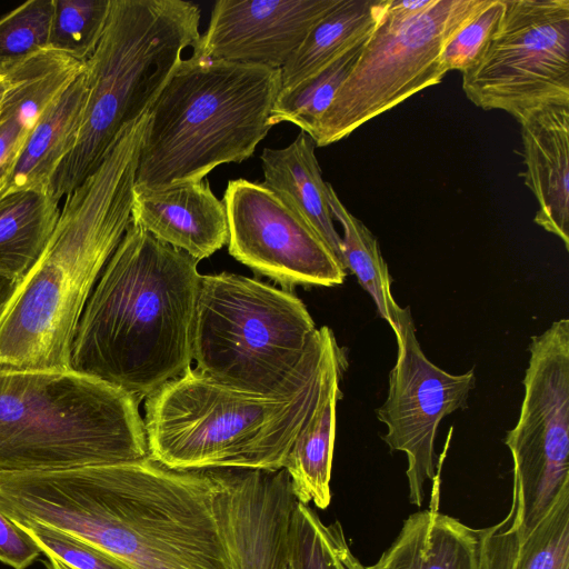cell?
Instances as JSON below:
<instances>
[{
	"label": "cell",
	"mask_w": 569,
	"mask_h": 569,
	"mask_svg": "<svg viewBox=\"0 0 569 569\" xmlns=\"http://www.w3.org/2000/svg\"><path fill=\"white\" fill-rule=\"evenodd\" d=\"M213 470L139 460L0 473V511L80 538L131 569H231Z\"/></svg>",
	"instance_id": "cell-1"
},
{
	"label": "cell",
	"mask_w": 569,
	"mask_h": 569,
	"mask_svg": "<svg viewBox=\"0 0 569 569\" xmlns=\"http://www.w3.org/2000/svg\"><path fill=\"white\" fill-rule=\"evenodd\" d=\"M198 262L130 219L80 317L71 369L138 402L188 372Z\"/></svg>",
	"instance_id": "cell-2"
},
{
	"label": "cell",
	"mask_w": 569,
	"mask_h": 569,
	"mask_svg": "<svg viewBox=\"0 0 569 569\" xmlns=\"http://www.w3.org/2000/svg\"><path fill=\"white\" fill-rule=\"evenodd\" d=\"M141 138L122 133L66 196L53 231L0 317V370H69L84 306L131 219Z\"/></svg>",
	"instance_id": "cell-3"
},
{
	"label": "cell",
	"mask_w": 569,
	"mask_h": 569,
	"mask_svg": "<svg viewBox=\"0 0 569 569\" xmlns=\"http://www.w3.org/2000/svg\"><path fill=\"white\" fill-rule=\"evenodd\" d=\"M280 89V69L192 51L148 112L134 187L196 182L220 164L250 158L272 127Z\"/></svg>",
	"instance_id": "cell-4"
},
{
	"label": "cell",
	"mask_w": 569,
	"mask_h": 569,
	"mask_svg": "<svg viewBox=\"0 0 569 569\" xmlns=\"http://www.w3.org/2000/svg\"><path fill=\"white\" fill-rule=\"evenodd\" d=\"M288 290L221 272L201 274L191 356L210 381L264 398H290L318 373L330 340Z\"/></svg>",
	"instance_id": "cell-5"
},
{
	"label": "cell",
	"mask_w": 569,
	"mask_h": 569,
	"mask_svg": "<svg viewBox=\"0 0 569 569\" xmlns=\"http://www.w3.org/2000/svg\"><path fill=\"white\" fill-rule=\"evenodd\" d=\"M138 401L69 370H0V473L52 471L149 456Z\"/></svg>",
	"instance_id": "cell-6"
},
{
	"label": "cell",
	"mask_w": 569,
	"mask_h": 569,
	"mask_svg": "<svg viewBox=\"0 0 569 569\" xmlns=\"http://www.w3.org/2000/svg\"><path fill=\"white\" fill-rule=\"evenodd\" d=\"M200 8L184 0H111L102 38L84 62L87 98L73 151L48 193L57 201L102 162L133 122L149 112L200 37Z\"/></svg>",
	"instance_id": "cell-7"
},
{
	"label": "cell",
	"mask_w": 569,
	"mask_h": 569,
	"mask_svg": "<svg viewBox=\"0 0 569 569\" xmlns=\"http://www.w3.org/2000/svg\"><path fill=\"white\" fill-rule=\"evenodd\" d=\"M333 337L318 373L297 395L274 399L221 387L190 369L147 398L149 457L174 470L282 469L310 417Z\"/></svg>",
	"instance_id": "cell-8"
},
{
	"label": "cell",
	"mask_w": 569,
	"mask_h": 569,
	"mask_svg": "<svg viewBox=\"0 0 569 569\" xmlns=\"http://www.w3.org/2000/svg\"><path fill=\"white\" fill-rule=\"evenodd\" d=\"M489 0H436L409 17L386 11L352 70L310 136L317 147L335 143L447 73V41Z\"/></svg>",
	"instance_id": "cell-9"
},
{
	"label": "cell",
	"mask_w": 569,
	"mask_h": 569,
	"mask_svg": "<svg viewBox=\"0 0 569 569\" xmlns=\"http://www.w3.org/2000/svg\"><path fill=\"white\" fill-rule=\"evenodd\" d=\"M518 420L505 438L513 462L508 513L520 539L569 486V320L532 336Z\"/></svg>",
	"instance_id": "cell-10"
},
{
	"label": "cell",
	"mask_w": 569,
	"mask_h": 569,
	"mask_svg": "<svg viewBox=\"0 0 569 569\" xmlns=\"http://www.w3.org/2000/svg\"><path fill=\"white\" fill-rule=\"evenodd\" d=\"M462 89L477 107L517 120L569 106V0H505L483 54L462 72Z\"/></svg>",
	"instance_id": "cell-11"
},
{
	"label": "cell",
	"mask_w": 569,
	"mask_h": 569,
	"mask_svg": "<svg viewBox=\"0 0 569 569\" xmlns=\"http://www.w3.org/2000/svg\"><path fill=\"white\" fill-rule=\"evenodd\" d=\"M397 359L389 373L388 393L377 409L387 427L382 440L391 451L405 452L409 501L422 506L423 485L436 477L435 440L441 420L467 407L476 385L475 370L450 373L432 363L416 336L410 308H400L396 328Z\"/></svg>",
	"instance_id": "cell-12"
},
{
	"label": "cell",
	"mask_w": 569,
	"mask_h": 569,
	"mask_svg": "<svg viewBox=\"0 0 569 569\" xmlns=\"http://www.w3.org/2000/svg\"><path fill=\"white\" fill-rule=\"evenodd\" d=\"M222 202L228 251L283 287L341 284L346 269L313 229L262 183L233 179Z\"/></svg>",
	"instance_id": "cell-13"
},
{
	"label": "cell",
	"mask_w": 569,
	"mask_h": 569,
	"mask_svg": "<svg viewBox=\"0 0 569 569\" xmlns=\"http://www.w3.org/2000/svg\"><path fill=\"white\" fill-rule=\"evenodd\" d=\"M338 0H218L192 51L281 69Z\"/></svg>",
	"instance_id": "cell-14"
},
{
	"label": "cell",
	"mask_w": 569,
	"mask_h": 569,
	"mask_svg": "<svg viewBox=\"0 0 569 569\" xmlns=\"http://www.w3.org/2000/svg\"><path fill=\"white\" fill-rule=\"evenodd\" d=\"M131 219L197 261L228 243L224 204L206 178L162 189L134 187Z\"/></svg>",
	"instance_id": "cell-15"
},
{
	"label": "cell",
	"mask_w": 569,
	"mask_h": 569,
	"mask_svg": "<svg viewBox=\"0 0 569 569\" xmlns=\"http://www.w3.org/2000/svg\"><path fill=\"white\" fill-rule=\"evenodd\" d=\"M525 184L538 202L536 224L569 250V106H547L523 114Z\"/></svg>",
	"instance_id": "cell-16"
},
{
	"label": "cell",
	"mask_w": 569,
	"mask_h": 569,
	"mask_svg": "<svg viewBox=\"0 0 569 569\" xmlns=\"http://www.w3.org/2000/svg\"><path fill=\"white\" fill-rule=\"evenodd\" d=\"M347 368V351L336 342L323 368L317 403L283 466L296 499L303 505L312 502L319 509H326L331 501L337 403L342 397L340 381Z\"/></svg>",
	"instance_id": "cell-17"
},
{
	"label": "cell",
	"mask_w": 569,
	"mask_h": 569,
	"mask_svg": "<svg viewBox=\"0 0 569 569\" xmlns=\"http://www.w3.org/2000/svg\"><path fill=\"white\" fill-rule=\"evenodd\" d=\"M316 148L305 131L284 148H264L261 183L313 229L345 268L341 237L328 202L329 182L322 179Z\"/></svg>",
	"instance_id": "cell-18"
},
{
	"label": "cell",
	"mask_w": 569,
	"mask_h": 569,
	"mask_svg": "<svg viewBox=\"0 0 569 569\" xmlns=\"http://www.w3.org/2000/svg\"><path fill=\"white\" fill-rule=\"evenodd\" d=\"M410 515L392 545L366 569H481L479 529L438 510Z\"/></svg>",
	"instance_id": "cell-19"
},
{
	"label": "cell",
	"mask_w": 569,
	"mask_h": 569,
	"mask_svg": "<svg viewBox=\"0 0 569 569\" xmlns=\"http://www.w3.org/2000/svg\"><path fill=\"white\" fill-rule=\"evenodd\" d=\"M86 98L83 70L37 121L13 164L1 198L22 191L48 192L54 173L76 147Z\"/></svg>",
	"instance_id": "cell-20"
},
{
	"label": "cell",
	"mask_w": 569,
	"mask_h": 569,
	"mask_svg": "<svg viewBox=\"0 0 569 569\" xmlns=\"http://www.w3.org/2000/svg\"><path fill=\"white\" fill-rule=\"evenodd\" d=\"M390 0H338L319 20L280 69L281 90L321 72L368 39Z\"/></svg>",
	"instance_id": "cell-21"
},
{
	"label": "cell",
	"mask_w": 569,
	"mask_h": 569,
	"mask_svg": "<svg viewBox=\"0 0 569 569\" xmlns=\"http://www.w3.org/2000/svg\"><path fill=\"white\" fill-rule=\"evenodd\" d=\"M479 539L481 569H569V486L526 538L506 517L479 529Z\"/></svg>",
	"instance_id": "cell-22"
},
{
	"label": "cell",
	"mask_w": 569,
	"mask_h": 569,
	"mask_svg": "<svg viewBox=\"0 0 569 569\" xmlns=\"http://www.w3.org/2000/svg\"><path fill=\"white\" fill-rule=\"evenodd\" d=\"M59 213V201L48 192L0 199V276L22 280L46 248Z\"/></svg>",
	"instance_id": "cell-23"
},
{
	"label": "cell",
	"mask_w": 569,
	"mask_h": 569,
	"mask_svg": "<svg viewBox=\"0 0 569 569\" xmlns=\"http://www.w3.org/2000/svg\"><path fill=\"white\" fill-rule=\"evenodd\" d=\"M328 202L333 218L343 230L342 257L346 270L356 274L359 283L372 298L379 316L396 328L400 306L391 291V277L372 232L340 201L332 186L328 184Z\"/></svg>",
	"instance_id": "cell-24"
},
{
	"label": "cell",
	"mask_w": 569,
	"mask_h": 569,
	"mask_svg": "<svg viewBox=\"0 0 569 569\" xmlns=\"http://www.w3.org/2000/svg\"><path fill=\"white\" fill-rule=\"evenodd\" d=\"M366 41L347 51L312 78L279 91L270 111L269 123L290 122L312 134L337 91L352 70Z\"/></svg>",
	"instance_id": "cell-25"
},
{
	"label": "cell",
	"mask_w": 569,
	"mask_h": 569,
	"mask_svg": "<svg viewBox=\"0 0 569 569\" xmlns=\"http://www.w3.org/2000/svg\"><path fill=\"white\" fill-rule=\"evenodd\" d=\"M292 537L298 569H366L352 553L340 522L326 525L309 505L297 501Z\"/></svg>",
	"instance_id": "cell-26"
},
{
	"label": "cell",
	"mask_w": 569,
	"mask_h": 569,
	"mask_svg": "<svg viewBox=\"0 0 569 569\" xmlns=\"http://www.w3.org/2000/svg\"><path fill=\"white\" fill-rule=\"evenodd\" d=\"M111 0H54L49 49L86 62L104 32Z\"/></svg>",
	"instance_id": "cell-27"
},
{
	"label": "cell",
	"mask_w": 569,
	"mask_h": 569,
	"mask_svg": "<svg viewBox=\"0 0 569 569\" xmlns=\"http://www.w3.org/2000/svg\"><path fill=\"white\" fill-rule=\"evenodd\" d=\"M54 0H30L0 17V73L49 49Z\"/></svg>",
	"instance_id": "cell-28"
},
{
	"label": "cell",
	"mask_w": 569,
	"mask_h": 569,
	"mask_svg": "<svg viewBox=\"0 0 569 569\" xmlns=\"http://www.w3.org/2000/svg\"><path fill=\"white\" fill-rule=\"evenodd\" d=\"M17 526L46 557H54L73 569H131L104 550L64 531L34 521Z\"/></svg>",
	"instance_id": "cell-29"
},
{
	"label": "cell",
	"mask_w": 569,
	"mask_h": 569,
	"mask_svg": "<svg viewBox=\"0 0 569 569\" xmlns=\"http://www.w3.org/2000/svg\"><path fill=\"white\" fill-rule=\"evenodd\" d=\"M505 11V0H489L445 44L441 62L446 71H467L483 54L496 33Z\"/></svg>",
	"instance_id": "cell-30"
},
{
	"label": "cell",
	"mask_w": 569,
	"mask_h": 569,
	"mask_svg": "<svg viewBox=\"0 0 569 569\" xmlns=\"http://www.w3.org/2000/svg\"><path fill=\"white\" fill-rule=\"evenodd\" d=\"M42 112L16 93H6L0 117V199L13 164Z\"/></svg>",
	"instance_id": "cell-31"
},
{
	"label": "cell",
	"mask_w": 569,
	"mask_h": 569,
	"mask_svg": "<svg viewBox=\"0 0 569 569\" xmlns=\"http://www.w3.org/2000/svg\"><path fill=\"white\" fill-rule=\"evenodd\" d=\"M41 553L37 543L0 511V562L28 569Z\"/></svg>",
	"instance_id": "cell-32"
},
{
	"label": "cell",
	"mask_w": 569,
	"mask_h": 569,
	"mask_svg": "<svg viewBox=\"0 0 569 569\" xmlns=\"http://www.w3.org/2000/svg\"><path fill=\"white\" fill-rule=\"evenodd\" d=\"M20 281L0 276V317Z\"/></svg>",
	"instance_id": "cell-33"
},
{
	"label": "cell",
	"mask_w": 569,
	"mask_h": 569,
	"mask_svg": "<svg viewBox=\"0 0 569 569\" xmlns=\"http://www.w3.org/2000/svg\"><path fill=\"white\" fill-rule=\"evenodd\" d=\"M47 559L48 560L43 562L47 569H73L54 557H47Z\"/></svg>",
	"instance_id": "cell-34"
},
{
	"label": "cell",
	"mask_w": 569,
	"mask_h": 569,
	"mask_svg": "<svg viewBox=\"0 0 569 569\" xmlns=\"http://www.w3.org/2000/svg\"><path fill=\"white\" fill-rule=\"evenodd\" d=\"M6 93H7V80H6L4 74L0 73V117L2 113Z\"/></svg>",
	"instance_id": "cell-35"
},
{
	"label": "cell",
	"mask_w": 569,
	"mask_h": 569,
	"mask_svg": "<svg viewBox=\"0 0 569 569\" xmlns=\"http://www.w3.org/2000/svg\"><path fill=\"white\" fill-rule=\"evenodd\" d=\"M287 569H298L296 557H295V549H293V537H292V555L288 565Z\"/></svg>",
	"instance_id": "cell-36"
}]
</instances>
